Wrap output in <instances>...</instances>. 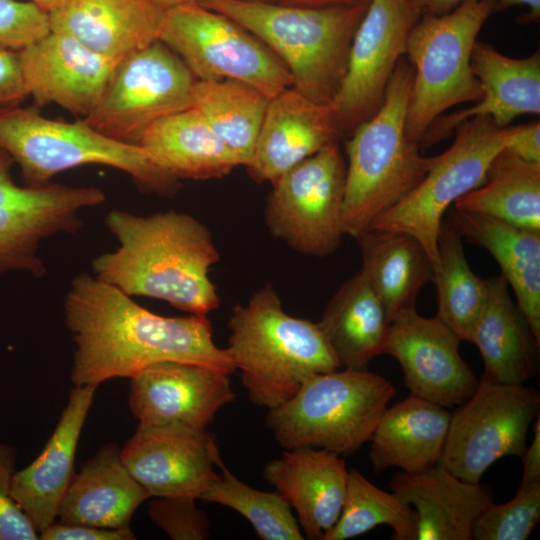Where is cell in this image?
Segmentation results:
<instances>
[{
    "mask_svg": "<svg viewBox=\"0 0 540 540\" xmlns=\"http://www.w3.org/2000/svg\"><path fill=\"white\" fill-rule=\"evenodd\" d=\"M413 68L397 64L378 110L345 143L347 155L343 233L357 238L372 221L408 195L423 179L433 157L407 134Z\"/></svg>",
    "mask_w": 540,
    "mask_h": 540,
    "instance_id": "277c9868",
    "label": "cell"
},
{
    "mask_svg": "<svg viewBox=\"0 0 540 540\" xmlns=\"http://www.w3.org/2000/svg\"><path fill=\"white\" fill-rule=\"evenodd\" d=\"M240 24L289 71L293 87L331 105L346 72L349 49L366 5L305 7L280 2L196 0Z\"/></svg>",
    "mask_w": 540,
    "mask_h": 540,
    "instance_id": "5b68a950",
    "label": "cell"
},
{
    "mask_svg": "<svg viewBox=\"0 0 540 540\" xmlns=\"http://www.w3.org/2000/svg\"><path fill=\"white\" fill-rule=\"evenodd\" d=\"M159 40L197 80H237L270 98L293 85L285 65L258 38L197 1L165 10Z\"/></svg>",
    "mask_w": 540,
    "mask_h": 540,
    "instance_id": "9c48e42d",
    "label": "cell"
},
{
    "mask_svg": "<svg viewBox=\"0 0 540 540\" xmlns=\"http://www.w3.org/2000/svg\"><path fill=\"white\" fill-rule=\"evenodd\" d=\"M27 97L19 50L0 47V111L21 105Z\"/></svg>",
    "mask_w": 540,
    "mask_h": 540,
    "instance_id": "b9f144b4",
    "label": "cell"
},
{
    "mask_svg": "<svg viewBox=\"0 0 540 540\" xmlns=\"http://www.w3.org/2000/svg\"><path fill=\"white\" fill-rule=\"evenodd\" d=\"M318 323L341 367L367 370L384 353L390 321L362 270L339 287Z\"/></svg>",
    "mask_w": 540,
    "mask_h": 540,
    "instance_id": "4dcf8cb0",
    "label": "cell"
},
{
    "mask_svg": "<svg viewBox=\"0 0 540 540\" xmlns=\"http://www.w3.org/2000/svg\"><path fill=\"white\" fill-rule=\"evenodd\" d=\"M341 136L331 105L317 103L291 86L270 98L245 167L254 181L273 183Z\"/></svg>",
    "mask_w": 540,
    "mask_h": 540,
    "instance_id": "ffe728a7",
    "label": "cell"
},
{
    "mask_svg": "<svg viewBox=\"0 0 540 540\" xmlns=\"http://www.w3.org/2000/svg\"><path fill=\"white\" fill-rule=\"evenodd\" d=\"M276 2L305 7H333L366 5L369 0H276Z\"/></svg>",
    "mask_w": 540,
    "mask_h": 540,
    "instance_id": "c3c4849f",
    "label": "cell"
},
{
    "mask_svg": "<svg viewBox=\"0 0 540 540\" xmlns=\"http://www.w3.org/2000/svg\"><path fill=\"white\" fill-rule=\"evenodd\" d=\"M19 54L26 91L35 107L54 103L84 117L98 105L117 64L53 31Z\"/></svg>",
    "mask_w": 540,
    "mask_h": 540,
    "instance_id": "d6986e66",
    "label": "cell"
},
{
    "mask_svg": "<svg viewBox=\"0 0 540 540\" xmlns=\"http://www.w3.org/2000/svg\"><path fill=\"white\" fill-rule=\"evenodd\" d=\"M29 3H32L42 9L45 12H50L66 0H22Z\"/></svg>",
    "mask_w": 540,
    "mask_h": 540,
    "instance_id": "681fc988",
    "label": "cell"
},
{
    "mask_svg": "<svg viewBox=\"0 0 540 540\" xmlns=\"http://www.w3.org/2000/svg\"><path fill=\"white\" fill-rule=\"evenodd\" d=\"M270 97L241 81L197 80L193 105L215 134L246 166L252 156Z\"/></svg>",
    "mask_w": 540,
    "mask_h": 540,
    "instance_id": "836d02e7",
    "label": "cell"
},
{
    "mask_svg": "<svg viewBox=\"0 0 540 540\" xmlns=\"http://www.w3.org/2000/svg\"><path fill=\"white\" fill-rule=\"evenodd\" d=\"M460 341L437 316L412 308L390 321L384 353L402 367L410 394L446 408L469 399L479 383L459 353Z\"/></svg>",
    "mask_w": 540,
    "mask_h": 540,
    "instance_id": "2e32d148",
    "label": "cell"
},
{
    "mask_svg": "<svg viewBox=\"0 0 540 540\" xmlns=\"http://www.w3.org/2000/svg\"><path fill=\"white\" fill-rule=\"evenodd\" d=\"M362 268L389 321L416 308L420 289L433 282L434 267L421 243L401 231L368 228L357 238Z\"/></svg>",
    "mask_w": 540,
    "mask_h": 540,
    "instance_id": "1f68e13d",
    "label": "cell"
},
{
    "mask_svg": "<svg viewBox=\"0 0 540 540\" xmlns=\"http://www.w3.org/2000/svg\"><path fill=\"white\" fill-rule=\"evenodd\" d=\"M222 474L200 499L235 510L262 540H302L304 535L289 503L276 491L255 489L236 478L223 464Z\"/></svg>",
    "mask_w": 540,
    "mask_h": 540,
    "instance_id": "8d00e7d4",
    "label": "cell"
},
{
    "mask_svg": "<svg viewBox=\"0 0 540 540\" xmlns=\"http://www.w3.org/2000/svg\"><path fill=\"white\" fill-rule=\"evenodd\" d=\"M450 219L462 237L484 247L495 258L540 344V231L471 212L454 210Z\"/></svg>",
    "mask_w": 540,
    "mask_h": 540,
    "instance_id": "f546056e",
    "label": "cell"
},
{
    "mask_svg": "<svg viewBox=\"0 0 540 540\" xmlns=\"http://www.w3.org/2000/svg\"><path fill=\"white\" fill-rule=\"evenodd\" d=\"M378 525L391 527L398 540H417L414 508L397 493L381 490L352 469L340 516L323 540L354 538Z\"/></svg>",
    "mask_w": 540,
    "mask_h": 540,
    "instance_id": "d590c367",
    "label": "cell"
},
{
    "mask_svg": "<svg viewBox=\"0 0 540 540\" xmlns=\"http://www.w3.org/2000/svg\"><path fill=\"white\" fill-rule=\"evenodd\" d=\"M346 162L333 142L273 183L264 211L269 232L293 250L327 257L343 233Z\"/></svg>",
    "mask_w": 540,
    "mask_h": 540,
    "instance_id": "7c38bea8",
    "label": "cell"
},
{
    "mask_svg": "<svg viewBox=\"0 0 540 540\" xmlns=\"http://www.w3.org/2000/svg\"><path fill=\"white\" fill-rule=\"evenodd\" d=\"M508 127H498L488 117L464 121L453 133L451 146L433 156L418 185L368 228L410 234L421 243L435 271L438 233L446 210L484 182L492 159L505 147Z\"/></svg>",
    "mask_w": 540,
    "mask_h": 540,
    "instance_id": "30bf717a",
    "label": "cell"
},
{
    "mask_svg": "<svg viewBox=\"0 0 540 540\" xmlns=\"http://www.w3.org/2000/svg\"><path fill=\"white\" fill-rule=\"evenodd\" d=\"M96 387L75 386L66 407L38 457L11 481V495L38 532L55 521L60 503L75 475L79 437L93 402Z\"/></svg>",
    "mask_w": 540,
    "mask_h": 540,
    "instance_id": "cb8c5ba5",
    "label": "cell"
},
{
    "mask_svg": "<svg viewBox=\"0 0 540 540\" xmlns=\"http://www.w3.org/2000/svg\"><path fill=\"white\" fill-rule=\"evenodd\" d=\"M458 406L438 464L461 480L480 483L497 460L524 457L528 429L540 408L535 388L482 377L471 397Z\"/></svg>",
    "mask_w": 540,
    "mask_h": 540,
    "instance_id": "4fadbf2b",
    "label": "cell"
},
{
    "mask_svg": "<svg viewBox=\"0 0 540 540\" xmlns=\"http://www.w3.org/2000/svg\"><path fill=\"white\" fill-rule=\"evenodd\" d=\"M0 147L29 187L44 186L75 167L105 165L126 173L142 192L170 198L181 188L180 180L152 163L140 146L111 139L84 119L46 118L35 106L0 111Z\"/></svg>",
    "mask_w": 540,
    "mask_h": 540,
    "instance_id": "8992f818",
    "label": "cell"
},
{
    "mask_svg": "<svg viewBox=\"0 0 540 540\" xmlns=\"http://www.w3.org/2000/svg\"><path fill=\"white\" fill-rule=\"evenodd\" d=\"M230 374L197 363H154L130 378V411L142 426L207 429L216 413L236 397Z\"/></svg>",
    "mask_w": 540,
    "mask_h": 540,
    "instance_id": "ac0fdd59",
    "label": "cell"
},
{
    "mask_svg": "<svg viewBox=\"0 0 540 540\" xmlns=\"http://www.w3.org/2000/svg\"><path fill=\"white\" fill-rule=\"evenodd\" d=\"M390 488L414 508L417 540H472L477 518L492 503L480 483L461 480L440 464L400 472Z\"/></svg>",
    "mask_w": 540,
    "mask_h": 540,
    "instance_id": "d4e9b609",
    "label": "cell"
},
{
    "mask_svg": "<svg viewBox=\"0 0 540 540\" xmlns=\"http://www.w3.org/2000/svg\"><path fill=\"white\" fill-rule=\"evenodd\" d=\"M164 10L196 0H154Z\"/></svg>",
    "mask_w": 540,
    "mask_h": 540,
    "instance_id": "f907efd6",
    "label": "cell"
},
{
    "mask_svg": "<svg viewBox=\"0 0 540 540\" xmlns=\"http://www.w3.org/2000/svg\"><path fill=\"white\" fill-rule=\"evenodd\" d=\"M437 316L461 341H471L488 296V279L477 276L466 259L462 235L443 218L437 239Z\"/></svg>",
    "mask_w": 540,
    "mask_h": 540,
    "instance_id": "e575fe53",
    "label": "cell"
},
{
    "mask_svg": "<svg viewBox=\"0 0 540 540\" xmlns=\"http://www.w3.org/2000/svg\"><path fill=\"white\" fill-rule=\"evenodd\" d=\"M241 1H253V2H276V0H241Z\"/></svg>",
    "mask_w": 540,
    "mask_h": 540,
    "instance_id": "816d5d0a",
    "label": "cell"
},
{
    "mask_svg": "<svg viewBox=\"0 0 540 540\" xmlns=\"http://www.w3.org/2000/svg\"><path fill=\"white\" fill-rule=\"evenodd\" d=\"M148 498L124 464L121 448L108 443L75 473L57 520L112 529L130 527L134 512Z\"/></svg>",
    "mask_w": 540,
    "mask_h": 540,
    "instance_id": "484cf974",
    "label": "cell"
},
{
    "mask_svg": "<svg viewBox=\"0 0 540 540\" xmlns=\"http://www.w3.org/2000/svg\"><path fill=\"white\" fill-rule=\"evenodd\" d=\"M450 418L445 407L412 394L387 408L370 438L375 473L389 467L417 473L438 464Z\"/></svg>",
    "mask_w": 540,
    "mask_h": 540,
    "instance_id": "4316f807",
    "label": "cell"
},
{
    "mask_svg": "<svg viewBox=\"0 0 540 540\" xmlns=\"http://www.w3.org/2000/svg\"><path fill=\"white\" fill-rule=\"evenodd\" d=\"M394 385L367 370H335L311 377L267 414V425L284 449L311 446L343 455L370 438Z\"/></svg>",
    "mask_w": 540,
    "mask_h": 540,
    "instance_id": "52a82bcc",
    "label": "cell"
},
{
    "mask_svg": "<svg viewBox=\"0 0 540 540\" xmlns=\"http://www.w3.org/2000/svg\"><path fill=\"white\" fill-rule=\"evenodd\" d=\"M484 363L483 378L522 385L538 370L540 344L510 297L502 275L488 279V296L471 341Z\"/></svg>",
    "mask_w": 540,
    "mask_h": 540,
    "instance_id": "83f0119b",
    "label": "cell"
},
{
    "mask_svg": "<svg viewBox=\"0 0 540 540\" xmlns=\"http://www.w3.org/2000/svg\"><path fill=\"white\" fill-rule=\"evenodd\" d=\"M64 316L76 346L71 369L74 386L97 388L163 361L235 370L226 350L214 343L206 315L155 314L88 273L72 279Z\"/></svg>",
    "mask_w": 540,
    "mask_h": 540,
    "instance_id": "6da1fadb",
    "label": "cell"
},
{
    "mask_svg": "<svg viewBox=\"0 0 540 540\" xmlns=\"http://www.w3.org/2000/svg\"><path fill=\"white\" fill-rule=\"evenodd\" d=\"M121 458L150 497L202 494L219 477L222 462L207 429L183 425H139L121 448Z\"/></svg>",
    "mask_w": 540,
    "mask_h": 540,
    "instance_id": "e0dca14e",
    "label": "cell"
},
{
    "mask_svg": "<svg viewBox=\"0 0 540 540\" xmlns=\"http://www.w3.org/2000/svg\"><path fill=\"white\" fill-rule=\"evenodd\" d=\"M195 501L191 496L155 497L148 515L173 540H206L210 536V522Z\"/></svg>",
    "mask_w": 540,
    "mask_h": 540,
    "instance_id": "f35d334b",
    "label": "cell"
},
{
    "mask_svg": "<svg viewBox=\"0 0 540 540\" xmlns=\"http://www.w3.org/2000/svg\"><path fill=\"white\" fill-rule=\"evenodd\" d=\"M349 471L340 454L302 446L285 449L263 468L264 479L293 508L304 538L323 540L337 522Z\"/></svg>",
    "mask_w": 540,
    "mask_h": 540,
    "instance_id": "7402d4cb",
    "label": "cell"
},
{
    "mask_svg": "<svg viewBox=\"0 0 540 540\" xmlns=\"http://www.w3.org/2000/svg\"><path fill=\"white\" fill-rule=\"evenodd\" d=\"M505 148L525 161L540 163V122L510 125Z\"/></svg>",
    "mask_w": 540,
    "mask_h": 540,
    "instance_id": "ee69618b",
    "label": "cell"
},
{
    "mask_svg": "<svg viewBox=\"0 0 540 540\" xmlns=\"http://www.w3.org/2000/svg\"><path fill=\"white\" fill-rule=\"evenodd\" d=\"M105 224L119 246L92 261L96 278L190 314L207 315L219 306L209 273L220 256L198 219L174 210L142 216L114 209Z\"/></svg>",
    "mask_w": 540,
    "mask_h": 540,
    "instance_id": "7a4b0ae2",
    "label": "cell"
},
{
    "mask_svg": "<svg viewBox=\"0 0 540 540\" xmlns=\"http://www.w3.org/2000/svg\"><path fill=\"white\" fill-rule=\"evenodd\" d=\"M495 3L466 0L448 13L421 17L412 28L405 51L413 68L406 129L419 145L445 111L480 99L471 56L482 26L495 13Z\"/></svg>",
    "mask_w": 540,
    "mask_h": 540,
    "instance_id": "ba28073f",
    "label": "cell"
},
{
    "mask_svg": "<svg viewBox=\"0 0 540 540\" xmlns=\"http://www.w3.org/2000/svg\"><path fill=\"white\" fill-rule=\"evenodd\" d=\"M452 206L540 231V163L525 161L504 147L492 159L484 182Z\"/></svg>",
    "mask_w": 540,
    "mask_h": 540,
    "instance_id": "d6a6232c",
    "label": "cell"
},
{
    "mask_svg": "<svg viewBox=\"0 0 540 540\" xmlns=\"http://www.w3.org/2000/svg\"><path fill=\"white\" fill-rule=\"evenodd\" d=\"M49 15L22 0H0V47L21 50L50 32Z\"/></svg>",
    "mask_w": 540,
    "mask_h": 540,
    "instance_id": "ab89813d",
    "label": "cell"
},
{
    "mask_svg": "<svg viewBox=\"0 0 540 540\" xmlns=\"http://www.w3.org/2000/svg\"><path fill=\"white\" fill-rule=\"evenodd\" d=\"M196 78L160 40L117 62L104 94L83 119L119 142L138 145L157 121L191 108Z\"/></svg>",
    "mask_w": 540,
    "mask_h": 540,
    "instance_id": "8fae6325",
    "label": "cell"
},
{
    "mask_svg": "<svg viewBox=\"0 0 540 540\" xmlns=\"http://www.w3.org/2000/svg\"><path fill=\"white\" fill-rule=\"evenodd\" d=\"M466 0H414L421 17L448 13Z\"/></svg>",
    "mask_w": 540,
    "mask_h": 540,
    "instance_id": "7dc6e473",
    "label": "cell"
},
{
    "mask_svg": "<svg viewBox=\"0 0 540 540\" xmlns=\"http://www.w3.org/2000/svg\"><path fill=\"white\" fill-rule=\"evenodd\" d=\"M225 348L252 403L268 410L311 377L341 368L319 323L287 314L271 284L236 304Z\"/></svg>",
    "mask_w": 540,
    "mask_h": 540,
    "instance_id": "3957f363",
    "label": "cell"
},
{
    "mask_svg": "<svg viewBox=\"0 0 540 540\" xmlns=\"http://www.w3.org/2000/svg\"><path fill=\"white\" fill-rule=\"evenodd\" d=\"M15 450L0 445V540H38L39 532L11 495Z\"/></svg>",
    "mask_w": 540,
    "mask_h": 540,
    "instance_id": "60d3db41",
    "label": "cell"
},
{
    "mask_svg": "<svg viewBox=\"0 0 540 540\" xmlns=\"http://www.w3.org/2000/svg\"><path fill=\"white\" fill-rule=\"evenodd\" d=\"M41 540H134L130 527L102 528L81 524H67L55 521L39 532Z\"/></svg>",
    "mask_w": 540,
    "mask_h": 540,
    "instance_id": "7bdbcfd3",
    "label": "cell"
},
{
    "mask_svg": "<svg viewBox=\"0 0 540 540\" xmlns=\"http://www.w3.org/2000/svg\"><path fill=\"white\" fill-rule=\"evenodd\" d=\"M540 520V482L519 485L508 502H493L477 518L472 540H525Z\"/></svg>",
    "mask_w": 540,
    "mask_h": 540,
    "instance_id": "74e56055",
    "label": "cell"
},
{
    "mask_svg": "<svg viewBox=\"0 0 540 540\" xmlns=\"http://www.w3.org/2000/svg\"><path fill=\"white\" fill-rule=\"evenodd\" d=\"M165 10L154 0H66L50 12V30L119 62L159 40Z\"/></svg>",
    "mask_w": 540,
    "mask_h": 540,
    "instance_id": "603a6c76",
    "label": "cell"
},
{
    "mask_svg": "<svg viewBox=\"0 0 540 540\" xmlns=\"http://www.w3.org/2000/svg\"><path fill=\"white\" fill-rule=\"evenodd\" d=\"M14 165L0 147V276L23 272L42 278L47 271L42 243L77 233L83 226L82 211L102 205L106 194L95 186H21L13 178Z\"/></svg>",
    "mask_w": 540,
    "mask_h": 540,
    "instance_id": "5bb4252c",
    "label": "cell"
},
{
    "mask_svg": "<svg viewBox=\"0 0 540 540\" xmlns=\"http://www.w3.org/2000/svg\"><path fill=\"white\" fill-rule=\"evenodd\" d=\"M138 146L152 163L178 180L221 178L240 166L234 153L194 107L154 123Z\"/></svg>",
    "mask_w": 540,
    "mask_h": 540,
    "instance_id": "f1b7e54d",
    "label": "cell"
},
{
    "mask_svg": "<svg viewBox=\"0 0 540 540\" xmlns=\"http://www.w3.org/2000/svg\"><path fill=\"white\" fill-rule=\"evenodd\" d=\"M420 18L414 0H369L351 42L345 75L331 103L342 135L349 136L378 110Z\"/></svg>",
    "mask_w": 540,
    "mask_h": 540,
    "instance_id": "9a60e30c",
    "label": "cell"
},
{
    "mask_svg": "<svg viewBox=\"0 0 540 540\" xmlns=\"http://www.w3.org/2000/svg\"><path fill=\"white\" fill-rule=\"evenodd\" d=\"M525 6L528 12L520 15L517 22L520 24L537 23L540 20V0H496L495 13L505 11L511 7Z\"/></svg>",
    "mask_w": 540,
    "mask_h": 540,
    "instance_id": "bcb514c9",
    "label": "cell"
},
{
    "mask_svg": "<svg viewBox=\"0 0 540 540\" xmlns=\"http://www.w3.org/2000/svg\"><path fill=\"white\" fill-rule=\"evenodd\" d=\"M532 442L527 446L523 460V474L520 484L540 482V417L535 418Z\"/></svg>",
    "mask_w": 540,
    "mask_h": 540,
    "instance_id": "f6af8a7d",
    "label": "cell"
},
{
    "mask_svg": "<svg viewBox=\"0 0 540 540\" xmlns=\"http://www.w3.org/2000/svg\"><path fill=\"white\" fill-rule=\"evenodd\" d=\"M481 97L472 107L437 118L425 132L420 148L426 149L451 136L464 121L488 117L505 128L517 117L540 114V53L513 58L477 40L471 56Z\"/></svg>",
    "mask_w": 540,
    "mask_h": 540,
    "instance_id": "44dd1931",
    "label": "cell"
}]
</instances>
